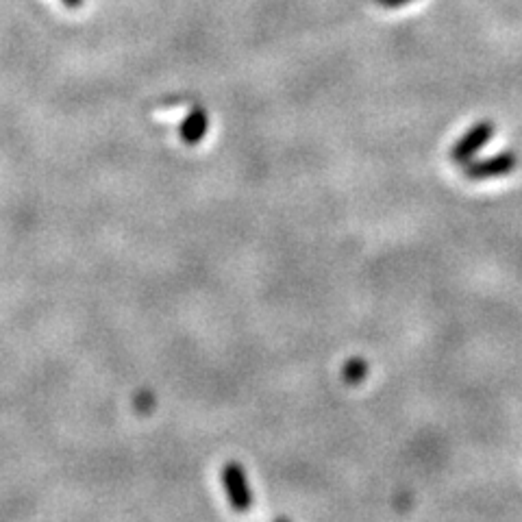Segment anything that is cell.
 Listing matches in <instances>:
<instances>
[{
	"label": "cell",
	"mask_w": 522,
	"mask_h": 522,
	"mask_svg": "<svg viewBox=\"0 0 522 522\" xmlns=\"http://www.w3.org/2000/svg\"><path fill=\"white\" fill-rule=\"evenodd\" d=\"M516 166H518L516 155L512 151H505L499 155H492L488 159L468 161L464 174L470 181H488V179L505 177V174L512 172Z\"/></svg>",
	"instance_id": "3957f363"
},
{
	"label": "cell",
	"mask_w": 522,
	"mask_h": 522,
	"mask_svg": "<svg viewBox=\"0 0 522 522\" xmlns=\"http://www.w3.org/2000/svg\"><path fill=\"white\" fill-rule=\"evenodd\" d=\"M81 3H83V0H64V5H66V7H70V9H77V7H81Z\"/></svg>",
	"instance_id": "52a82bcc"
},
{
	"label": "cell",
	"mask_w": 522,
	"mask_h": 522,
	"mask_svg": "<svg viewBox=\"0 0 522 522\" xmlns=\"http://www.w3.org/2000/svg\"><path fill=\"white\" fill-rule=\"evenodd\" d=\"M494 135V122L481 120L475 127H470L462 138L457 140V144L451 148V159L459 166H466L468 161H472L483 146H486Z\"/></svg>",
	"instance_id": "7a4b0ae2"
},
{
	"label": "cell",
	"mask_w": 522,
	"mask_h": 522,
	"mask_svg": "<svg viewBox=\"0 0 522 522\" xmlns=\"http://www.w3.org/2000/svg\"><path fill=\"white\" fill-rule=\"evenodd\" d=\"M368 372H370L368 362H364L362 357H353V359H348V362L344 364L342 379L348 385H359L368 377Z\"/></svg>",
	"instance_id": "5b68a950"
},
{
	"label": "cell",
	"mask_w": 522,
	"mask_h": 522,
	"mask_svg": "<svg viewBox=\"0 0 522 522\" xmlns=\"http://www.w3.org/2000/svg\"><path fill=\"white\" fill-rule=\"evenodd\" d=\"M209 131V116L201 107H194L188 116L183 118L179 127V138L185 146H196L205 140Z\"/></svg>",
	"instance_id": "277c9868"
},
{
	"label": "cell",
	"mask_w": 522,
	"mask_h": 522,
	"mask_svg": "<svg viewBox=\"0 0 522 522\" xmlns=\"http://www.w3.org/2000/svg\"><path fill=\"white\" fill-rule=\"evenodd\" d=\"M220 481H222V488L227 492V499L233 507V512H240V514L248 512L253 505V490L242 464L227 462L220 470Z\"/></svg>",
	"instance_id": "6da1fadb"
},
{
	"label": "cell",
	"mask_w": 522,
	"mask_h": 522,
	"mask_svg": "<svg viewBox=\"0 0 522 522\" xmlns=\"http://www.w3.org/2000/svg\"><path fill=\"white\" fill-rule=\"evenodd\" d=\"M375 3L388 7V9H396V7H403L407 3H412V0H375Z\"/></svg>",
	"instance_id": "8992f818"
}]
</instances>
